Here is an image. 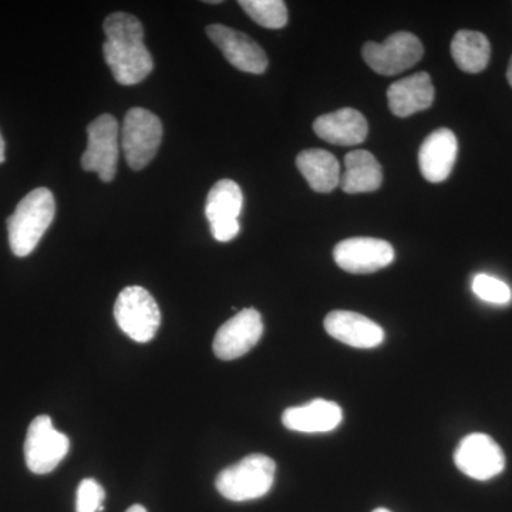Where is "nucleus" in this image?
<instances>
[{
    "label": "nucleus",
    "mask_w": 512,
    "mask_h": 512,
    "mask_svg": "<svg viewBox=\"0 0 512 512\" xmlns=\"http://www.w3.org/2000/svg\"><path fill=\"white\" fill-rule=\"evenodd\" d=\"M106 42L103 55L114 79L123 86H134L153 72L154 60L144 45V28L136 16L117 12L104 20Z\"/></svg>",
    "instance_id": "nucleus-1"
},
{
    "label": "nucleus",
    "mask_w": 512,
    "mask_h": 512,
    "mask_svg": "<svg viewBox=\"0 0 512 512\" xmlns=\"http://www.w3.org/2000/svg\"><path fill=\"white\" fill-rule=\"evenodd\" d=\"M56 215L53 192L45 187L29 192L8 218L9 245L13 254L25 258L35 251Z\"/></svg>",
    "instance_id": "nucleus-2"
},
{
    "label": "nucleus",
    "mask_w": 512,
    "mask_h": 512,
    "mask_svg": "<svg viewBox=\"0 0 512 512\" xmlns=\"http://www.w3.org/2000/svg\"><path fill=\"white\" fill-rule=\"evenodd\" d=\"M275 473L276 464L271 457L251 454L222 470L215 485L222 497L244 503L268 494L275 483Z\"/></svg>",
    "instance_id": "nucleus-3"
},
{
    "label": "nucleus",
    "mask_w": 512,
    "mask_h": 512,
    "mask_svg": "<svg viewBox=\"0 0 512 512\" xmlns=\"http://www.w3.org/2000/svg\"><path fill=\"white\" fill-rule=\"evenodd\" d=\"M114 318L128 338L147 343L160 329L161 312L150 292L141 286H128L117 298Z\"/></svg>",
    "instance_id": "nucleus-4"
},
{
    "label": "nucleus",
    "mask_w": 512,
    "mask_h": 512,
    "mask_svg": "<svg viewBox=\"0 0 512 512\" xmlns=\"http://www.w3.org/2000/svg\"><path fill=\"white\" fill-rule=\"evenodd\" d=\"M163 140V124L156 114L141 107L128 110L121 130L124 157L131 170L140 171L156 157Z\"/></svg>",
    "instance_id": "nucleus-5"
},
{
    "label": "nucleus",
    "mask_w": 512,
    "mask_h": 512,
    "mask_svg": "<svg viewBox=\"0 0 512 512\" xmlns=\"http://www.w3.org/2000/svg\"><path fill=\"white\" fill-rule=\"evenodd\" d=\"M87 150L82 157L84 171L99 174L103 183L116 177L119 163V123L111 114H101L87 127Z\"/></svg>",
    "instance_id": "nucleus-6"
},
{
    "label": "nucleus",
    "mask_w": 512,
    "mask_h": 512,
    "mask_svg": "<svg viewBox=\"0 0 512 512\" xmlns=\"http://www.w3.org/2000/svg\"><path fill=\"white\" fill-rule=\"evenodd\" d=\"M424 55L419 37L410 32H397L386 42H367L362 56L373 72L394 76L416 66Z\"/></svg>",
    "instance_id": "nucleus-7"
},
{
    "label": "nucleus",
    "mask_w": 512,
    "mask_h": 512,
    "mask_svg": "<svg viewBox=\"0 0 512 512\" xmlns=\"http://www.w3.org/2000/svg\"><path fill=\"white\" fill-rule=\"evenodd\" d=\"M70 440L53 427L49 416H37L30 423L25 441L26 466L33 474H49L69 453Z\"/></svg>",
    "instance_id": "nucleus-8"
},
{
    "label": "nucleus",
    "mask_w": 512,
    "mask_h": 512,
    "mask_svg": "<svg viewBox=\"0 0 512 512\" xmlns=\"http://www.w3.org/2000/svg\"><path fill=\"white\" fill-rule=\"evenodd\" d=\"M454 463L461 473L478 481H487L503 473L505 456L503 448L493 437L473 433L464 437L454 453Z\"/></svg>",
    "instance_id": "nucleus-9"
},
{
    "label": "nucleus",
    "mask_w": 512,
    "mask_h": 512,
    "mask_svg": "<svg viewBox=\"0 0 512 512\" xmlns=\"http://www.w3.org/2000/svg\"><path fill=\"white\" fill-rule=\"evenodd\" d=\"M264 335L261 313L248 308L232 316L218 329L212 349L221 360H234L247 355Z\"/></svg>",
    "instance_id": "nucleus-10"
},
{
    "label": "nucleus",
    "mask_w": 512,
    "mask_h": 512,
    "mask_svg": "<svg viewBox=\"0 0 512 512\" xmlns=\"http://www.w3.org/2000/svg\"><path fill=\"white\" fill-rule=\"evenodd\" d=\"M333 258L339 268L349 274H373L392 264L394 249L379 238H349L336 245Z\"/></svg>",
    "instance_id": "nucleus-11"
},
{
    "label": "nucleus",
    "mask_w": 512,
    "mask_h": 512,
    "mask_svg": "<svg viewBox=\"0 0 512 512\" xmlns=\"http://www.w3.org/2000/svg\"><path fill=\"white\" fill-rule=\"evenodd\" d=\"M207 35L235 69L251 74H262L268 69L264 49L245 33L224 25H210Z\"/></svg>",
    "instance_id": "nucleus-12"
},
{
    "label": "nucleus",
    "mask_w": 512,
    "mask_h": 512,
    "mask_svg": "<svg viewBox=\"0 0 512 512\" xmlns=\"http://www.w3.org/2000/svg\"><path fill=\"white\" fill-rule=\"evenodd\" d=\"M323 325L333 339L356 349L377 348L384 340V330L373 320L356 312H330Z\"/></svg>",
    "instance_id": "nucleus-13"
},
{
    "label": "nucleus",
    "mask_w": 512,
    "mask_h": 512,
    "mask_svg": "<svg viewBox=\"0 0 512 512\" xmlns=\"http://www.w3.org/2000/svg\"><path fill=\"white\" fill-rule=\"evenodd\" d=\"M457 153L458 141L453 131L448 128L433 131L420 147L421 175L430 183H443L453 171Z\"/></svg>",
    "instance_id": "nucleus-14"
},
{
    "label": "nucleus",
    "mask_w": 512,
    "mask_h": 512,
    "mask_svg": "<svg viewBox=\"0 0 512 512\" xmlns=\"http://www.w3.org/2000/svg\"><path fill=\"white\" fill-rule=\"evenodd\" d=\"M434 101V86L429 73L420 72L393 83L387 90V103L400 119L430 109Z\"/></svg>",
    "instance_id": "nucleus-15"
},
{
    "label": "nucleus",
    "mask_w": 512,
    "mask_h": 512,
    "mask_svg": "<svg viewBox=\"0 0 512 512\" xmlns=\"http://www.w3.org/2000/svg\"><path fill=\"white\" fill-rule=\"evenodd\" d=\"M313 131L335 146H357L366 140L369 126L360 111L345 107L318 117L313 123Z\"/></svg>",
    "instance_id": "nucleus-16"
},
{
    "label": "nucleus",
    "mask_w": 512,
    "mask_h": 512,
    "mask_svg": "<svg viewBox=\"0 0 512 512\" xmlns=\"http://www.w3.org/2000/svg\"><path fill=\"white\" fill-rule=\"evenodd\" d=\"M342 421V407L338 403L323 399L289 407L282 414V423L286 429L299 433H328L338 429Z\"/></svg>",
    "instance_id": "nucleus-17"
},
{
    "label": "nucleus",
    "mask_w": 512,
    "mask_h": 512,
    "mask_svg": "<svg viewBox=\"0 0 512 512\" xmlns=\"http://www.w3.org/2000/svg\"><path fill=\"white\" fill-rule=\"evenodd\" d=\"M383 183L382 165L372 153L357 150L345 157V173L340 175V187L346 194L379 190Z\"/></svg>",
    "instance_id": "nucleus-18"
},
{
    "label": "nucleus",
    "mask_w": 512,
    "mask_h": 512,
    "mask_svg": "<svg viewBox=\"0 0 512 512\" xmlns=\"http://www.w3.org/2000/svg\"><path fill=\"white\" fill-rule=\"evenodd\" d=\"M296 167L313 191L326 194L340 185L339 161L329 151L319 148L302 151L296 157Z\"/></svg>",
    "instance_id": "nucleus-19"
},
{
    "label": "nucleus",
    "mask_w": 512,
    "mask_h": 512,
    "mask_svg": "<svg viewBox=\"0 0 512 512\" xmlns=\"http://www.w3.org/2000/svg\"><path fill=\"white\" fill-rule=\"evenodd\" d=\"M451 56L463 72L481 73L490 63V40L483 33L460 30L451 42Z\"/></svg>",
    "instance_id": "nucleus-20"
},
{
    "label": "nucleus",
    "mask_w": 512,
    "mask_h": 512,
    "mask_svg": "<svg viewBox=\"0 0 512 512\" xmlns=\"http://www.w3.org/2000/svg\"><path fill=\"white\" fill-rule=\"evenodd\" d=\"M244 195L235 181L221 180L211 188L205 204V215L210 224L222 221H238Z\"/></svg>",
    "instance_id": "nucleus-21"
},
{
    "label": "nucleus",
    "mask_w": 512,
    "mask_h": 512,
    "mask_svg": "<svg viewBox=\"0 0 512 512\" xmlns=\"http://www.w3.org/2000/svg\"><path fill=\"white\" fill-rule=\"evenodd\" d=\"M245 13L266 29H282L288 23V9L282 0H241Z\"/></svg>",
    "instance_id": "nucleus-22"
},
{
    "label": "nucleus",
    "mask_w": 512,
    "mask_h": 512,
    "mask_svg": "<svg viewBox=\"0 0 512 512\" xmlns=\"http://www.w3.org/2000/svg\"><path fill=\"white\" fill-rule=\"evenodd\" d=\"M473 292L481 301L494 305H507L512 299L510 286L494 276L485 274L477 275L473 279Z\"/></svg>",
    "instance_id": "nucleus-23"
},
{
    "label": "nucleus",
    "mask_w": 512,
    "mask_h": 512,
    "mask_svg": "<svg viewBox=\"0 0 512 512\" xmlns=\"http://www.w3.org/2000/svg\"><path fill=\"white\" fill-rule=\"evenodd\" d=\"M104 488L93 478H86L77 488L76 512H100L104 510Z\"/></svg>",
    "instance_id": "nucleus-24"
},
{
    "label": "nucleus",
    "mask_w": 512,
    "mask_h": 512,
    "mask_svg": "<svg viewBox=\"0 0 512 512\" xmlns=\"http://www.w3.org/2000/svg\"><path fill=\"white\" fill-rule=\"evenodd\" d=\"M210 227L212 237L217 239L218 242L232 241V239L237 237L239 229H241L238 221L214 222V224H210Z\"/></svg>",
    "instance_id": "nucleus-25"
},
{
    "label": "nucleus",
    "mask_w": 512,
    "mask_h": 512,
    "mask_svg": "<svg viewBox=\"0 0 512 512\" xmlns=\"http://www.w3.org/2000/svg\"><path fill=\"white\" fill-rule=\"evenodd\" d=\"M5 161V140H3L2 134H0V164Z\"/></svg>",
    "instance_id": "nucleus-26"
},
{
    "label": "nucleus",
    "mask_w": 512,
    "mask_h": 512,
    "mask_svg": "<svg viewBox=\"0 0 512 512\" xmlns=\"http://www.w3.org/2000/svg\"><path fill=\"white\" fill-rule=\"evenodd\" d=\"M126 512H147V510L143 505H133V507L128 508Z\"/></svg>",
    "instance_id": "nucleus-27"
},
{
    "label": "nucleus",
    "mask_w": 512,
    "mask_h": 512,
    "mask_svg": "<svg viewBox=\"0 0 512 512\" xmlns=\"http://www.w3.org/2000/svg\"><path fill=\"white\" fill-rule=\"evenodd\" d=\"M507 80H508V83H510V86L512 87V57L510 60V64H508Z\"/></svg>",
    "instance_id": "nucleus-28"
},
{
    "label": "nucleus",
    "mask_w": 512,
    "mask_h": 512,
    "mask_svg": "<svg viewBox=\"0 0 512 512\" xmlns=\"http://www.w3.org/2000/svg\"><path fill=\"white\" fill-rule=\"evenodd\" d=\"M373 512H392V511L387 510V508H376V510Z\"/></svg>",
    "instance_id": "nucleus-29"
}]
</instances>
